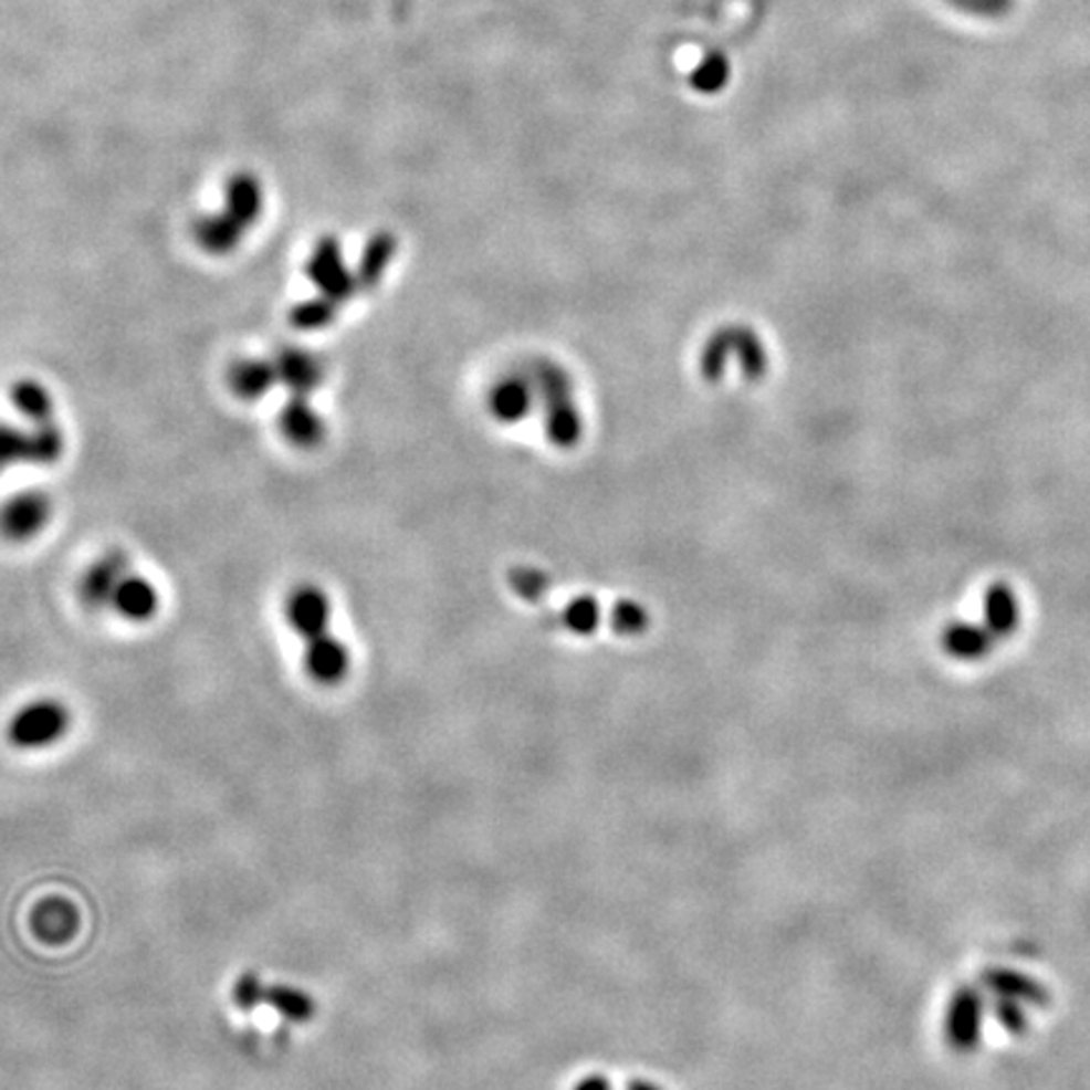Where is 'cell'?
I'll use <instances>...</instances> for the list:
<instances>
[{"instance_id": "52a82bcc", "label": "cell", "mask_w": 1090, "mask_h": 1090, "mask_svg": "<svg viewBox=\"0 0 1090 1090\" xmlns=\"http://www.w3.org/2000/svg\"><path fill=\"white\" fill-rule=\"evenodd\" d=\"M982 1015H985V1003H982L977 989H960L952 997L950 1009H946V1040L954 1050L967 1052L975 1048L982 1035Z\"/></svg>"}, {"instance_id": "7a4b0ae2", "label": "cell", "mask_w": 1090, "mask_h": 1090, "mask_svg": "<svg viewBox=\"0 0 1090 1090\" xmlns=\"http://www.w3.org/2000/svg\"><path fill=\"white\" fill-rule=\"evenodd\" d=\"M306 275L308 281L316 285L321 296L331 298L338 306L354 296L359 291V283H356V273L344 263L342 248H338L336 238H321L314 253H311L306 263Z\"/></svg>"}, {"instance_id": "4316f807", "label": "cell", "mask_w": 1090, "mask_h": 1090, "mask_svg": "<svg viewBox=\"0 0 1090 1090\" xmlns=\"http://www.w3.org/2000/svg\"><path fill=\"white\" fill-rule=\"evenodd\" d=\"M627 1090H661V1088L654 1083H649V1080H633Z\"/></svg>"}, {"instance_id": "d6986e66", "label": "cell", "mask_w": 1090, "mask_h": 1090, "mask_svg": "<svg viewBox=\"0 0 1090 1090\" xmlns=\"http://www.w3.org/2000/svg\"><path fill=\"white\" fill-rule=\"evenodd\" d=\"M265 1005H271L275 1013L291 1023H308L316 1015L314 997L291 985L265 987Z\"/></svg>"}, {"instance_id": "9c48e42d", "label": "cell", "mask_w": 1090, "mask_h": 1090, "mask_svg": "<svg viewBox=\"0 0 1090 1090\" xmlns=\"http://www.w3.org/2000/svg\"><path fill=\"white\" fill-rule=\"evenodd\" d=\"M306 654H303V667H306V674L314 679L316 684L334 687L338 682H344L348 674V667H352V654H348V647L344 641H338L331 633L324 637L306 641Z\"/></svg>"}, {"instance_id": "e0dca14e", "label": "cell", "mask_w": 1090, "mask_h": 1090, "mask_svg": "<svg viewBox=\"0 0 1090 1090\" xmlns=\"http://www.w3.org/2000/svg\"><path fill=\"white\" fill-rule=\"evenodd\" d=\"M985 987L999 997L1017 999V1003H1030V1005L1048 1003V992H1045L1035 979L1020 975V972L992 970L985 975Z\"/></svg>"}, {"instance_id": "ac0fdd59", "label": "cell", "mask_w": 1090, "mask_h": 1090, "mask_svg": "<svg viewBox=\"0 0 1090 1090\" xmlns=\"http://www.w3.org/2000/svg\"><path fill=\"white\" fill-rule=\"evenodd\" d=\"M11 401L15 412L23 419H29L31 425L53 422V399L43 384L33 379L15 381L11 389Z\"/></svg>"}, {"instance_id": "5b68a950", "label": "cell", "mask_w": 1090, "mask_h": 1090, "mask_svg": "<svg viewBox=\"0 0 1090 1090\" xmlns=\"http://www.w3.org/2000/svg\"><path fill=\"white\" fill-rule=\"evenodd\" d=\"M275 369H279V384L289 389V395L311 397L326 379V366L316 354L298 346H283L273 354Z\"/></svg>"}, {"instance_id": "ba28073f", "label": "cell", "mask_w": 1090, "mask_h": 1090, "mask_svg": "<svg viewBox=\"0 0 1090 1090\" xmlns=\"http://www.w3.org/2000/svg\"><path fill=\"white\" fill-rule=\"evenodd\" d=\"M129 574V556L124 551H109L94 563L92 568L86 570L82 578V601L88 609H104V606H112V598L116 594V586L122 584V578Z\"/></svg>"}, {"instance_id": "7402d4cb", "label": "cell", "mask_w": 1090, "mask_h": 1090, "mask_svg": "<svg viewBox=\"0 0 1090 1090\" xmlns=\"http://www.w3.org/2000/svg\"><path fill=\"white\" fill-rule=\"evenodd\" d=\"M730 78V64L722 53H710L702 59V64L694 69L692 86L702 94H717Z\"/></svg>"}, {"instance_id": "2e32d148", "label": "cell", "mask_w": 1090, "mask_h": 1090, "mask_svg": "<svg viewBox=\"0 0 1090 1090\" xmlns=\"http://www.w3.org/2000/svg\"><path fill=\"white\" fill-rule=\"evenodd\" d=\"M195 243H198L205 253L210 255H228L240 245L243 240L245 228L240 222L228 216V212H218V216H205L195 222Z\"/></svg>"}, {"instance_id": "7c38bea8", "label": "cell", "mask_w": 1090, "mask_h": 1090, "mask_svg": "<svg viewBox=\"0 0 1090 1090\" xmlns=\"http://www.w3.org/2000/svg\"><path fill=\"white\" fill-rule=\"evenodd\" d=\"M112 609L127 621H149L159 611V594L149 578L129 574L122 578L112 598Z\"/></svg>"}, {"instance_id": "6da1fadb", "label": "cell", "mask_w": 1090, "mask_h": 1090, "mask_svg": "<svg viewBox=\"0 0 1090 1090\" xmlns=\"http://www.w3.org/2000/svg\"><path fill=\"white\" fill-rule=\"evenodd\" d=\"M69 730V712L56 700H35L15 712L8 737L15 747L35 750L56 743Z\"/></svg>"}, {"instance_id": "30bf717a", "label": "cell", "mask_w": 1090, "mask_h": 1090, "mask_svg": "<svg viewBox=\"0 0 1090 1090\" xmlns=\"http://www.w3.org/2000/svg\"><path fill=\"white\" fill-rule=\"evenodd\" d=\"M49 517H51L49 495L31 490V493L13 495L11 500H8L6 511H3V525H6L8 538L25 541V538H33L35 533H41L43 525L49 523Z\"/></svg>"}, {"instance_id": "5bb4252c", "label": "cell", "mask_w": 1090, "mask_h": 1090, "mask_svg": "<svg viewBox=\"0 0 1090 1090\" xmlns=\"http://www.w3.org/2000/svg\"><path fill=\"white\" fill-rule=\"evenodd\" d=\"M533 407V379L513 374L500 379L490 391V412L497 422L513 425L531 412Z\"/></svg>"}, {"instance_id": "44dd1931", "label": "cell", "mask_w": 1090, "mask_h": 1090, "mask_svg": "<svg viewBox=\"0 0 1090 1090\" xmlns=\"http://www.w3.org/2000/svg\"><path fill=\"white\" fill-rule=\"evenodd\" d=\"M338 303H334L331 298L326 296H318L316 298H308V301H301L296 303L289 311V321H291V326L293 328H298V331H321V328H328L331 324H334L336 316H338Z\"/></svg>"}, {"instance_id": "8992f818", "label": "cell", "mask_w": 1090, "mask_h": 1090, "mask_svg": "<svg viewBox=\"0 0 1090 1090\" xmlns=\"http://www.w3.org/2000/svg\"><path fill=\"white\" fill-rule=\"evenodd\" d=\"M279 430L296 450H316L326 440V422L311 407V397L289 395L279 412Z\"/></svg>"}, {"instance_id": "cb8c5ba5", "label": "cell", "mask_w": 1090, "mask_h": 1090, "mask_svg": "<svg viewBox=\"0 0 1090 1090\" xmlns=\"http://www.w3.org/2000/svg\"><path fill=\"white\" fill-rule=\"evenodd\" d=\"M995 1017L999 1023H1003V1027L1007 1033H1023L1025 1027H1027V1015H1025V1009L1023 1005L1017 1003V999H1009V997H999L997 999V1005H995Z\"/></svg>"}, {"instance_id": "8fae6325", "label": "cell", "mask_w": 1090, "mask_h": 1090, "mask_svg": "<svg viewBox=\"0 0 1090 1090\" xmlns=\"http://www.w3.org/2000/svg\"><path fill=\"white\" fill-rule=\"evenodd\" d=\"M275 384H279V369L273 359H240L228 371L230 391L243 401L268 397Z\"/></svg>"}, {"instance_id": "4fadbf2b", "label": "cell", "mask_w": 1090, "mask_h": 1090, "mask_svg": "<svg viewBox=\"0 0 1090 1090\" xmlns=\"http://www.w3.org/2000/svg\"><path fill=\"white\" fill-rule=\"evenodd\" d=\"M33 934L49 944H64L78 929V911L66 899H46L31 916Z\"/></svg>"}, {"instance_id": "9a60e30c", "label": "cell", "mask_w": 1090, "mask_h": 1090, "mask_svg": "<svg viewBox=\"0 0 1090 1090\" xmlns=\"http://www.w3.org/2000/svg\"><path fill=\"white\" fill-rule=\"evenodd\" d=\"M395 253H397V240L395 235H389V232H377V235L366 240V245L359 255V265H356L354 271L359 291L369 293L374 289H379Z\"/></svg>"}, {"instance_id": "3957f363", "label": "cell", "mask_w": 1090, "mask_h": 1090, "mask_svg": "<svg viewBox=\"0 0 1090 1090\" xmlns=\"http://www.w3.org/2000/svg\"><path fill=\"white\" fill-rule=\"evenodd\" d=\"M64 444V432H61L56 419L46 425H33V430L29 432L15 430V427L8 425L3 432V462H31L49 468V464L61 460Z\"/></svg>"}, {"instance_id": "d4e9b609", "label": "cell", "mask_w": 1090, "mask_h": 1090, "mask_svg": "<svg viewBox=\"0 0 1090 1090\" xmlns=\"http://www.w3.org/2000/svg\"><path fill=\"white\" fill-rule=\"evenodd\" d=\"M566 623H568V629H574V631H578V633L591 631V629H594V623H596V611H594V604H588V601H576L574 606H568V611H566Z\"/></svg>"}, {"instance_id": "277c9868", "label": "cell", "mask_w": 1090, "mask_h": 1090, "mask_svg": "<svg viewBox=\"0 0 1090 1090\" xmlns=\"http://www.w3.org/2000/svg\"><path fill=\"white\" fill-rule=\"evenodd\" d=\"M285 619L291 629L306 641L318 639L328 633L331 623V598L314 584H303L293 588L289 601H285Z\"/></svg>"}, {"instance_id": "603a6c76", "label": "cell", "mask_w": 1090, "mask_h": 1090, "mask_svg": "<svg viewBox=\"0 0 1090 1090\" xmlns=\"http://www.w3.org/2000/svg\"><path fill=\"white\" fill-rule=\"evenodd\" d=\"M232 1003H235L238 1009H243V1013H250V1009L263 1005L265 1003L263 979L258 977L255 972H245V975H240L235 979V985H232Z\"/></svg>"}, {"instance_id": "484cf974", "label": "cell", "mask_w": 1090, "mask_h": 1090, "mask_svg": "<svg viewBox=\"0 0 1090 1090\" xmlns=\"http://www.w3.org/2000/svg\"><path fill=\"white\" fill-rule=\"evenodd\" d=\"M574 1090H611V1083L601 1076H591V1078L580 1080Z\"/></svg>"}, {"instance_id": "ffe728a7", "label": "cell", "mask_w": 1090, "mask_h": 1090, "mask_svg": "<svg viewBox=\"0 0 1090 1090\" xmlns=\"http://www.w3.org/2000/svg\"><path fill=\"white\" fill-rule=\"evenodd\" d=\"M228 216L235 218L245 230L253 226L258 212H261V192H258L255 180L250 177H235L228 187Z\"/></svg>"}]
</instances>
